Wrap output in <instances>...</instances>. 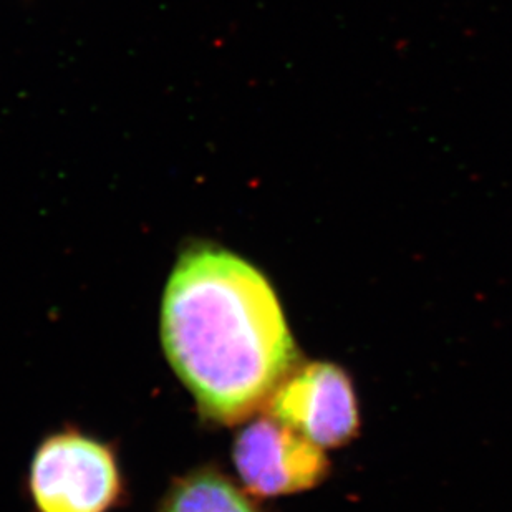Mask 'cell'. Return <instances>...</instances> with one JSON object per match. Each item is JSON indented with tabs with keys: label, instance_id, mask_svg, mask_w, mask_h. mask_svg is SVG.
Here are the masks:
<instances>
[{
	"label": "cell",
	"instance_id": "3",
	"mask_svg": "<svg viewBox=\"0 0 512 512\" xmlns=\"http://www.w3.org/2000/svg\"><path fill=\"white\" fill-rule=\"evenodd\" d=\"M274 420L320 448H337L355 438L360 425L352 382L332 363L294 368L267 403Z\"/></svg>",
	"mask_w": 512,
	"mask_h": 512
},
{
	"label": "cell",
	"instance_id": "2",
	"mask_svg": "<svg viewBox=\"0 0 512 512\" xmlns=\"http://www.w3.org/2000/svg\"><path fill=\"white\" fill-rule=\"evenodd\" d=\"M120 491L115 456L87 436H52L35 453L30 493L39 512H107Z\"/></svg>",
	"mask_w": 512,
	"mask_h": 512
},
{
	"label": "cell",
	"instance_id": "1",
	"mask_svg": "<svg viewBox=\"0 0 512 512\" xmlns=\"http://www.w3.org/2000/svg\"><path fill=\"white\" fill-rule=\"evenodd\" d=\"M161 340L201 413L223 425L267 405L299 358L266 277L213 244L181 252L163 295Z\"/></svg>",
	"mask_w": 512,
	"mask_h": 512
},
{
	"label": "cell",
	"instance_id": "5",
	"mask_svg": "<svg viewBox=\"0 0 512 512\" xmlns=\"http://www.w3.org/2000/svg\"><path fill=\"white\" fill-rule=\"evenodd\" d=\"M161 512H262L214 469H199L179 479L161 506Z\"/></svg>",
	"mask_w": 512,
	"mask_h": 512
},
{
	"label": "cell",
	"instance_id": "4",
	"mask_svg": "<svg viewBox=\"0 0 512 512\" xmlns=\"http://www.w3.org/2000/svg\"><path fill=\"white\" fill-rule=\"evenodd\" d=\"M322 450L269 415L239 433L232 459L247 491L271 498L315 488L329 473Z\"/></svg>",
	"mask_w": 512,
	"mask_h": 512
}]
</instances>
